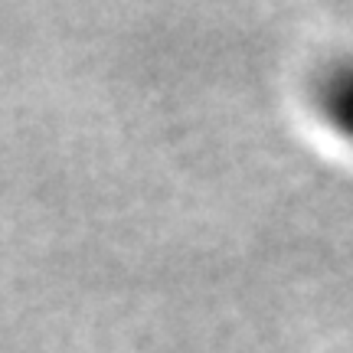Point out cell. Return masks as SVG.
I'll use <instances>...</instances> for the list:
<instances>
[{
    "mask_svg": "<svg viewBox=\"0 0 353 353\" xmlns=\"http://www.w3.org/2000/svg\"><path fill=\"white\" fill-rule=\"evenodd\" d=\"M314 105L334 134L353 144V59H337L317 76Z\"/></svg>",
    "mask_w": 353,
    "mask_h": 353,
    "instance_id": "obj_1",
    "label": "cell"
}]
</instances>
